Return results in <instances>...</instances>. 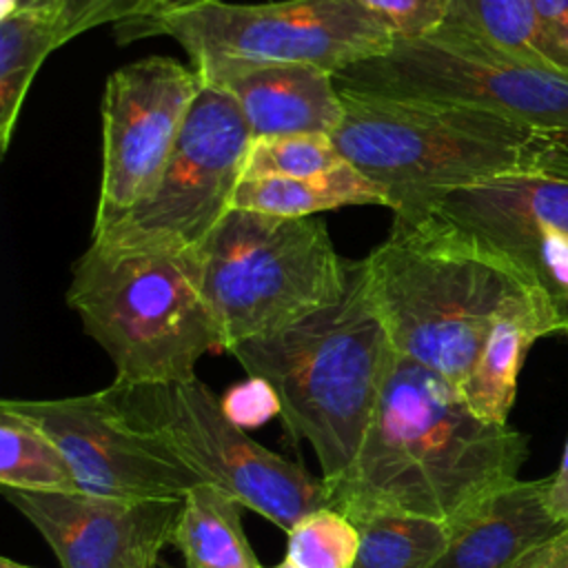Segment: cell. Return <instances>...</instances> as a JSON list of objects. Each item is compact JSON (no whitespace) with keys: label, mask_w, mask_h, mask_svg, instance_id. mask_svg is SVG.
Here are the masks:
<instances>
[{"label":"cell","mask_w":568,"mask_h":568,"mask_svg":"<svg viewBox=\"0 0 568 568\" xmlns=\"http://www.w3.org/2000/svg\"><path fill=\"white\" fill-rule=\"evenodd\" d=\"M528 437L479 417L437 371L399 355L388 368L368 433L326 506L353 524L415 515L457 524L519 479Z\"/></svg>","instance_id":"cell-1"},{"label":"cell","mask_w":568,"mask_h":568,"mask_svg":"<svg viewBox=\"0 0 568 568\" xmlns=\"http://www.w3.org/2000/svg\"><path fill=\"white\" fill-rule=\"evenodd\" d=\"M393 215L388 237L364 257L368 295L393 348L462 393L501 311L537 284L435 209Z\"/></svg>","instance_id":"cell-2"},{"label":"cell","mask_w":568,"mask_h":568,"mask_svg":"<svg viewBox=\"0 0 568 568\" xmlns=\"http://www.w3.org/2000/svg\"><path fill=\"white\" fill-rule=\"evenodd\" d=\"M339 95L342 120L331 138L353 169L384 189L393 213L506 175L568 180L559 135L473 106L342 87Z\"/></svg>","instance_id":"cell-3"},{"label":"cell","mask_w":568,"mask_h":568,"mask_svg":"<svg viewBox=\"0 0 568 568\" xmlns=\"http://www.w3.org/2000/svg\"><path fill=\"white\" fill-rule=\"evenodd\" d=\"M226 353L275 390L286 430L311 444L324 486L339 481L362 448L395 357L368 295L364 260L353 262L337 302Z\"/></svg>","instance_id":"cell-4"},{"label":"cell","mask_w":568,"mask_h":568,"mask_svg":"<svg viewBox=\"0 0 568 568\" xmlns=\"http://www.w3.org/2000/svg\"><path fill=\"white\" fill-rule=\"evenodd\" d=\"M67 304L111 357L120 384L191 382L202 355L224 351L193 253H126L91 242L71 268Z\"/></svg>","instance_id":"cell-5"},{"label":"cell","mask_w":568,"mask_h":568,"mask_svg":"<svg viewBox=\"0 0 568 568\" xmlns=\"http://www.w3.org/2000/svg\"><path fill=\"white\" fill-rule=\"evenodd\" d=\"M193 257L224 351L331 306L346 293L353 268L317 217L246 209H231Z\"/></svg>","instance_id":"cell-6"},{"label":"cell","mask_w":568,"mask_h":568,"mask_svg":"<svg viewBox=\"0 0 568 568\" xmlns=\"http://www.w3.org/2000/svg\"><path fill=\"white\" fill-rule=\"evenodd\" d=\"M113 33L120 44L149 36L178 40L202 82L224 71L264 64H313L337 75L384 53L393 42L390 31L362 0H220L118 22Z\"/></svg>","instance_id":"cell-7"},{"label":"cell","mask_w":568,"mask_h":568,"mask_svg":"<svg viewBox=\"0 0 568 568\" xmlns=\"http://www.w3.org/2000/svg\"><path fill=\"white\" fill-rule=\"evenodd\" d=\"M109 393L126 424L173 450L204 484L220 486L284 532L326 506L324 479L248 437L197 377L169 384L113 382Z\"/></svg>","instance_id":"cell-8"},{"label":"cell","mask_w":568,"mask_h":568,"mask_svg":"<svg viewBox=\"0 0 568 568\" xmlns=\"http://www.w3.org/2000/svg\"><path fill=\"white\" fill-rule=\"evenodd\" d=\"M337 87L484 109L568 135V71L515 60L450 27L390 47L335 75Z\"/></svg>","instance_id":"cell-9"},{"label":"cell","mask_w":568,"mask_h":568,"mask_svg":"<svg viewBox=\"0 0 568 568\" xmlns=\"http://www.w3.org/2000/svg\"><path fill=\"white\" fill-rule=\"evenodd\" d=\"M251 140L235 100L202 84L155 191L91 242L126 253H195L233 209Z\"/></svg>","instance_id":"cell-10"},{"label":"cell","mask_w":568,"mask_h":568,"mask_svg":"<svg viewBox=\"0 0 568 568\" xmlns=\"http://www.w3.org/2000/svg\"><path fill=\"white\" fill-rule=\"evenodd\" d=\"M202 84L193 67L166 55L129 62L106 78L102 180L91 237L155 191Z\"/></svg>","instance_id":"cell-11"},{"label":"cell","mask_w":568,"mask_h":568,"mask_svg":"<svg viewBox=\"0 0 568 568\" xmlns=\"http://www.w3.org/2000/svg\"><path fill=\"white\" fill-rule=\"evenodd\" d=\"M42 428L69 459L82 493L182 499L204 484L173 450L124 422L109 388L62 399H2Z\"/></svg>","instance_id":"cell-12"},{"label":"cell","mask_w":568,"mask_h":568,"mask_svg":"<svg viewBox=\"0 0 568 568\" xmlns=\"http://www.w3.org/2000/svg\"><path fill=\"white\" fill-rule=\"evenodd\" d=\"M515 262L552 302L568 333V180L506 175L430 202Z\"/></svg>","instance_id":"cell-13"},{"label":"cell","mask_w":568,"mask_h":568,"mask_svg":"<svg viewBox=\"0 0 568 568\" xmlns=\"http://www.w3.org/2000/svg\"><path fill=\"white\" fill-rule=\"evenodd\" d=\"M62 568H158L184 510L182 499H118L89 493L2 488Z\"/></svg>","instance_id":"cell-14"},{"label":"cell","mask_w":568,"mask_h":568,"mask_svg":"<svg viewBox=\"0 0 568 568\" xmlns=\"http://www.w3.org/2000/svg\"><path fill=\"white\" fill-rule=\"evenodd\" d=\"M204 84L220 87L235 100L253 140L300 133L333 135L342 120L335 75L313 64L233 69Z\"/></svg>","instance_id":"cell-15"},{"label":"cell","mask_w":568,"mask_h":568,"mask_svg":"<svg viewBox=\"0 0 568 568\" xmlns=\"http://www.w3.org/2000/svg\"><path fill=\"white\" fill-rule=\"evenodd\" d=\"M564 526L548 506L546 479H515L455 524L433 568H517Z\"/></svg>","instance_id":"cell-16"},{"label":"cell","mask_w":568,"mask_h":568,"mask_svg":"<svg viewBox=\"0 0 568 568\" xmlns=\"http://www.w3.org/2000/svg\"><path fill=\"white\" fill-rule=\"evenodd\" d=\"M552 333H561V320L539 286H530L510 300L462 386L468 406L488 422L508 424L526 353L539 337Z\"/></svg>","instance_id":"cell-17"},{"label":"cell","mask_w":568,"mask_h":568,"mask_svg":"<svg viewBox=\"0 0 568 568\" xmlns=\"http://www.w3.org/2000/svg\"><path fill=\"white\" fill-rule=\"evenodd\" d=\"M362 204L388 206V197L379 184L362 175L348 162L308 178L242 180L233 197V209L282 217H311L322 211Z\"/></svg>","instance_id":"cell-18"},{"label":"cell","mask_w":568,"mask_h":568,"mask_svg":"<svg viewBox=\"0 0 568 568\" xmlns=\"http://www.w3.org/2000/svg\"><path fill=\"white\" fill-rule=\"evenodd\" d=\"M242 504L213 484L184 495V510L171 544L184 568H262L242 526Z\"/></svg>","instance_id":"cell-19"},{"label":"cell","mask_w":568,"mask_h":568,"mask_svg":"<svg viewBox=\"0 0 568 568\" xmlns=\"http://www.w3.org/2000/svg\"><path fill=\"white\" fill-rule=\"evenodd\" d=\"M442 27L468 33L515 60L568 71V60L548 42L532 0H453Z\"/></svg>","instance_id":"cell-20"},{"label":"cell","mask_w":568,"mask_h":568,"mask_svg":"<svg viewBox=\"0 0 568 568\" xmlns=\"http://www.w3.org/2000/svg\"><path fill=\"white\" fill-rule=\"evenodd\" d=\"M60 47L58 18L38 11L0 16V149H9L24 95L44 58Z\"/></svg>","instance_id":"cell-21"},{"label":"cell","mask_w":568,"mask_h":568,"mask_svg":"<svg viewBox=\"0 0 568 568\" xmlns=\"http://www.w3.org/2000/svg\"><path fill=\"white\" fill-rule=\"evenodd\" d=\"M0 486L38 493H82L58 444L33 422L0 404Z\"/></svg>","instance_id":"cell-22"},{"label":"cell","mask_w":568,"mask_h":568,"mask_svg":"<svg viewBox=\"0 0 568 568\" xmlns=\"http://www.w3.org/2000/svg\"><path fill=\"white\" fill-rule=\"evenodd\" d=\"M359 550L351 568H433L455 524L415 515H373L355 521Z\"/></svg>","instance_id":"cell-23"},{"label":"cell","mask_w":568,"mask_h":568,"mask_svg":"<svg viewBox=\"0 0 568 568\" xmlns=\"http://www.w3.org/2000/svg\"><path fill=\"white\" fill-rule=\"evenodd\" d=\"M346 160L331 135L300 133L251 140L244 178H308L333 171Z\"/></svg>","instance_id":"cell-24"},{"label":"cell","mask_w":568,"mask_h":568,"mask_svg":"<svg viewBox=\"0 0 568 568\" xmlns=\"http://www.w3.org/2000/svg\"><path fill=\"white\" fill-rule=\"evenodd\" d=\"M357 550V526L339 510L324 506L288 532L284 559L297 568H351Z\"/></svg>","instance_id":"cell-25"},{"label":"cell","mask_w":568,"mask_h":568,"mask_svg":"<svg viewBox=\"0 0 568 568\" xmlns=\"http://www.w3.org/2000/svg\"><path fill=\"white\" fill-rule=\"evenodd\" d=\"M362 4L393 38H422L446 22L453 0H362Z\"/></svg>","instance_id":"cell-26"},{"label":"cell","mask_w":568,"mask_h":568,"mask_svg":"<svg viewBox=\"0 0 568 568\" xmlns=\"http://www.w3.org/2000/svg\"><path fill=\"white\" fill-rule=\"evenodd\" d=\"M135 7V0H62L58 18L60 47L89 29L131 18Z\"/></svg>","instance_id":"cell-27"},{"label":"cell","mask_w":568,"mask_h":568,"mask_svg":"<svg viewBox=\"0 0 568 568\" xmlns=\"http://www.w3.org/2000/svg\"><path fill=\"white\" fill-rule=\"evenodd\" d=\"M224 413L244 430L262 426L273 415H280V399L275 390L260 377H248L246 382L229 388L222 397Z\"/></svg>","instance_id":"cell-28"},{"label":"cell","mask_w":568,"mask_h":568,"mask_svg":"<svg viewBox=\"0 0 568 568\" xmlns=\"http://www.w3.org/2000/svg\"><path fill=\"white\" fill-rule=\"evenodd\" d=\"M548 42L568 60V0H532Z\"/></svg>","instance_id":"cell-29"},{"label":"cell","mask_w":568,"mask_h":568,"mask_svg":"<svg viewBox=\"0 0 568 568\" xmlns=\"http://www.w3.org/2000/svg\"><path fill=\"white\" fill-rule=\"evenodd\" d=\"M517 568H568V528L532 548Z\"/></svg>","instance_id":"cell-30"},{"label":"cell","mask_w":568,"mask_h":568,"mask_svg":"<svg viewBox=\"0 0 568 568\" xmlns=\"http://www.w3.org/2000/svg\"><path fill=\"white\" fill-rule=\"evenodd\" d=\"M60 4L62 0H2L0 16L16 13V11H38V13L60 18Z\"/></svg>","instance_id":"cell-31"},{"label":"cell","mask_w":568,"mask_h":568,"mask_svg":"<svg viewBox=\"0 0 568 568\" xmlns=\"http://www.w3.org/2000/svg\"><path fill=\"white\" fill-rule=\"evenodd\" d=\"M548 506H550V513L564 526H568V481L557 484L552 481V477H548Z\"/></svg>","instance_id":"cell-32"},{"label":"cell","mask_w":568,"mask_h":568,"mask_svg":"<svg viewBox=\"0 0 568 568\" xmlns=\"http://www.w3.org/2000/svg\"><path fill=\"white\" fill-rule=\"evenodd\" d=\"M550 477H552V481H557V484H566V481H568V442H566V448H564L561 464H559L557 473L550 475Z\"/></svg>","instance_id":"cell-33"},{"label":"cell","mask_w":568,"mask_h":568,"mask_svg":"<svg viewBox=\"0 0 568 568\" xmlns=\"http://www.w3.org/2000/svg\"><path fill=\"white\" fill-rule=\"evenodd\" d=\"M0 568H31V566H24V564H18V561H13L9 557H2L0 559Z\"/></svg>","instance_id":"cell-34"},{"label":"cell","mask_w":568,"mask_h":568,"mask_svg":"<svg viewBox=\"0 0 568 568\" xmlns=\"http://www.w3.org/2000/svg\"><path fill=\"white\" fill-rule=\"evenodd\" d=\"M262 568H297V566L291 564L288 559H284V561H280V564H275V566H262Z\"/></svg>","instance_id":"cell-35"},{"label":"cell","mask_w":568,"mask_h":568,"mask_svg":"<svg viewBox=\"0 0 568 568\" xmlns=\"http://www.w3.org/2000/svg\"><path fill=\"white\" fill-rule=\"evenodd\" d=\"M135 4H140V0H135ZM135 11H138V7H135Z\"/></svg>","instance_id":"cell-36"}]
</instances>
